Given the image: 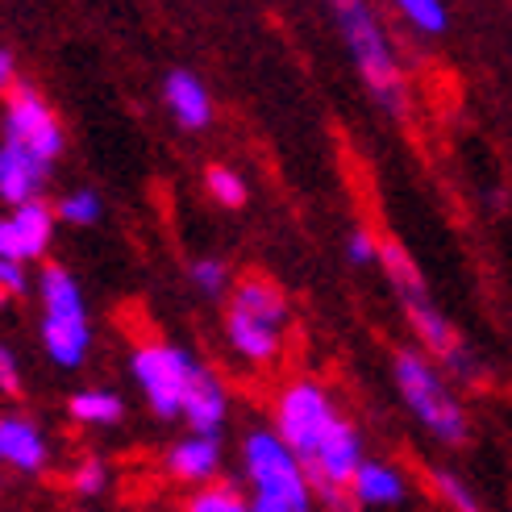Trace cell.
Returning a JSON list of instances; mask_svg holds the SVG:
<instances>
[{"mask_svg": "<svg viewBox=\"0 0 512 512\" xmlns=\"http://www.w3.org/2000/svg\"><path fill=\"white\" fill-rule=\"evenodd\" d=\"M334 17H338L342 42L350 46V59L358 71H363V80L375 92V100H383L392 113H404V71L392 55V42L383 34L379 17L367 5H358V0L334 5Z\"/></svg>", "mask_w": 512, "mask_h": 512, "instance_id": "6da1fadb", "label": "cell"}, {"mask_svg": "<svg viewBox=\"0 0 512 512\" xmlns=\"http://www.w3.org/2000/svg\"><path fill=\"white\" fill-rule=\"evenodd\" d=\"M396 388L413 413L433 438L446 446H463L467 442V413L463 404L454 400V392L446 388V379L429 367V358H421L417 350H396Z\"/></svg>", "mask_w": 512, "mask_h": 512, "instance_id": "7a4b0ae2", "label": "cell"}, {"mask_svg": "<svg viewBox=\"0 0 512 512\" xmlns=\"http://www.w3.org/2000/svg\"><path fill=\"white\" fill-rule=\"evenodd\" d=\"M275 421H279V438L288 442V450L300 458V467H313L317 463V454L325 450V442H329V433L338 429V408H334V400H329L313 379H300V383H292V388L279 396V413H275Z\"/></svg>", "mask_w": 512, "mask_h": 512, "instance_id": "3957f363", "label": "cell"}, {"mask_svg": "<svg viewBox=\"0 0 512 512\" xmlns=\"http://www.w3.org/2000/svg\"><path fill=\"white\" fill-rule=\"evenodd\" d=\"M242 467L250 479V496H275V500H304L313 496L309 475L300 458L288 450V442L275 429H254L242 446Z\"/></svg>", "mask_w": 512, "mask_h": 512, "instance_id": "277c9868", "label": "cell"}, {"mask_svg": "<svg viewBox=\"0 0 512 512\" xmlns=\"http://www.w3.org/2000/svg\"><path fill=\"white\" fill-rule=\"evenodd\" d=\"M134 379L142 396L150 400L159 417H184V396H188V383L196 375V358L179 346H163V342H150L134 350Z\"/></svg>", "mask_w": 512, "mask_h": 512, "instance_id": "5b68a950", "label": "cell"}, {"mask_svg": "<svg viewBox=\"0 0 512 512\" xmlns=\"http://www.w3.org/2000/svg\"><path fill=\"white\" fill-rule=\"evenodd\" d=\"M5 142L25 146L30 155H38L42 163H55L63 150V125L50 113V105L34 92L17 84L9 96V113H5Z\"/></svg>", "mask_w": 512, "mask_h": 512, "instance_id": "8992f818", "label": "cell"}, {"mask_svg": "<svg viewBox=\"0 0 512 512\" xmlns=\"http://www.w3.org/2000/svg\"><path fill=\"white\" fill-rule=\"evenodd\" d=\"M400 304H404L408 321H413L417 338L442 358V367H450L454 375H463V379H475V358L467 354L463 338L454 334V325L429 304V296H425V292H421V296H404Z\"/></svg>", "mask_w": 512, "mask_h": 512, "instance_id": "52a82bcc", "label": "cell"}, {"mask_svg": "<svg viewBox=\"0 0 512 512\" xmlns=\"http://www.w3.org/2000/svg\"><path fill=\"white\" fill-rule=\"evenodd\" d=\"M50 229H55V213L38 200L25 204V209L0 221V259L17 267L30 259H42V250L50 246Z\"/></svg>", "mask_w": 512, "mask_h": 512, "instance_id": "ba28073f", "label": "cell"}, {"mask_svg": "<svg viewBox=\"0 0 512 512\" xmlns=\"http://www.w3.org/2000/svg\"><path fill=\"white\" fill-rule=\"evenodd\" d=\"M46 171H50V163H42L38 155H30L25 146L5 142V146H0V200L17 204V209L34 204V196L46 184Z\"/></svg>", "mask_w": 512, "mask_h": 512, "instance_id": "9c48e42d", "label": "cell"}, {"mask_svg": "<svg viewBox=\"0 0 512 512\" xmlns=\"http://www.w3.org/2000/svg\"><path fill=\"white\" fill-rule=\"evenodd\" d=\"M225 413H229V404H225L221 379L209 367H196V375L188 383V396H184V421L200 433V438H217Z\"/></svg>", "mask_w": 512, "mask_h": 512, "instance_id": "30bf717a", "label": "cell"}, {"mask_svg": "<svg viewBox=\"0 0 512 512\" xmlns=\"http://www.w3.org/2000/svg\"><path fill=\"white\" fill-rule=\"evenodd\" d=\"M225 334H229V346L242 358H250V363H271L279 346H284V325H271V321L250 317L242 309L225 313Z\"/></svg>", "mask_w": 512, "mask_h": 512, "instance_id": "8fae6325", "label": "cell"}, {"mask_svg": "<svg viewBox=\"0 0 512 512\" xmlns=\"http://www.w3.org/2000/svg\"><path fill=\"white\" fill-rule=\"evenodd\" d=\"M163 92H167L171 117L184 125V130H204V125L213 121V100H209V92H204V84L196 80L192 71H171Z\"/></svg>", "mask_w": 512, "mask_h": 512, "instance_id": "7c38bea8", "label": "cell"}, {"mask_svg": "<svg viewBox=\"0 0 512 512\" xmlns=\"http://www.w3.org/2000/svg\"><path fill=\"white\" fill-rule=\"evenodd\" d=\"M0 458L17 471H38L46 463L42 429L25 417H0Z\"/></svg>", "mask_w": 512, "mask_h": 512, "instance_id": "4fadbf2b", "label": "cell"}, {"mask_svg": "<svg viewBox=\"0 0 512 512\" xmlns=\"http://www.w3.org/2000/svg\"><path fill=\"white\" fill-rule=\"evenodd\" d=\"M221 467V446L217 438H200V433H192V438L175 442L171 454H167V471L175 479H188V483H204L213 479Z\"/></svg>", "mask_w": 512, "mask_h": 512, "instance_id": "5bb4252c", "label": "cell"}, {"mask_svg": "<svg viewBox=\"0 0 512 512\" xmlns=\"http://www.w3.org/2000/svg\"><path fill=\"white\" fill-rule=\"evenodd\" d=\"M350 500L363 504V508H388V504H400L404 500V479L400 471H392L388 463H367L358 467L354 483H350Z\"/></svg>", "mask_w": 512, "mask_h": 512, "instance_id": "9a60e30c", "label": "cell"}, {"mask_svg": "<svg viewBox=\"0 0 512 512\" xmlns=\"http://www.w3.org/2000/svg\"><path fill=\"white\" fill-rule=\"evenodd\" d=\"M88 317H75V321H63V317H46L42 321V346L46 354L55 358L59 367H80L84 354H88Z\"/></svg>", "mask_w": 512, "mask_h": 512, "instance_id": "2e32d148", "label": "cell"}, {"mask_svg": "<svg viewBox=\"0 0 512 512\" xmlns=\"http://www.w3.org/2000/svg\"><path fill=\"white\" fill-rule=\"evenodd\" d=\"M42 309L46 317H63V321L84 317V296L63 267H42Z\"/></svg>", "mask_w": 512, "mask_h": 512, "instance_id": "e0dca14e", "label": "cell"}, {"mask_svg": "<svg viewBox=\"0 0 512 512\" xmlns=\"http://www.w3.org/2000/svg\"><path fill=\"white\" fill-rule=\"evenodd\" d=\"M379 267H383V275L392 279V288L400 292V300L404 296H421L425 292V284H421V271H417V263L408 259V250L400 246V242H379Z\"/></svg>", "mask_w": 512, "mask_h": 512, "instance_id": "ac0fdd59", "label": "cell"}, {"mask_svg": "<svg viewBox=\"0 0 512 512\" xmlns=\"http://www.w3.org/2000/svg\"><path fill=\"white\" fill-rule=\"evenodd\" d=\"M67 413L84 425H117L125 417V404L117 392H75L67 400Z\"/></svg>", "mask_w": 512, "mask_h": 512, "instance_id": "d6986e66", "label": "cell"}, {"mask_svg": "<svg viewBox=\"0 0 512 512\" xmlns=\"http://www.w3.org/2000/svg\"><path fill=\"white\" fill-rule=\"evenodd\" d=\"M204 188H209V196L221 204V209H242L246 204V184H242V175L238 171H229V167H209L204 171Z\"/></svg>", "mask_w": 512, "mask_h": 512, "instance_id": "ffe728a7", "label": "cell"}, {"mask_svg": "<svg viewBox=\"0 0 512 512\" xmlns=\"http://www.w3.org/2000/svg\"><path fill=\"white\" fill-rule=\"evenodd\" d=\"M400 17L421 34H446V25H450V13L438 0H400Z\"/></svg>", "mask_w": 512, "mask_h": 512, "instance_id": "44dd1931", "label": "cell"}, {"mask_svg": "<svg viewBox=\"0 0 512 512\" xmlns=\"http://www.w3.org/2000/svg\"><path fill=\"white\" fill-rule=\"evenodd\" d=\"M184 512H250V500H242L234 488H200Z\"/></svg>", "mask_w": 512, "mask_h": 512, "instance_id": "7402d4cb", "label": "cell"}, {"mask_svg": "<svg viewBox=\"0 0 512 512\" xmlns=\"http://www.w3.org/2000/svg\"><path fill=\"white\" fill-rule=\"evenodd\" d=\"M433 483H438V492H442V500L454 508V512H483V504H479V496L467 488L463 479H458L454 471H433Z\"/></svg>", "mask_w": 512, "mask_h": 512, "instance_id": "603a6c76", "label": "cell"}, {"mask_svg": "<svg viewBox=\"0 0 512 512\" xmlns=\"http://www.w3.org/2000/svg\"><path fill=\"white\" fill-rule=\"evenodd\" d=\"M59 217L63 221H71V225H92L96 217H100V196L96 192H71V196H63V204H59Z\"/></svg>", "mask_w": 512, "mask_h": 512, "instance_id": "cb8c5ba5", "label": "cell"}, {"mask_svg": "<svg viewBox=\"0 0 512 512\" xmlns=\"http://www.w3.org/2000/svg\"><path fill=\"white\" fill-rule=\"evenodd\" d=\"M105 483H109V471H105L100 458H84V463L71 471V488L80 496H100L105 492Z\"/></svg>", "mask_w": 512, "mask_h": 512, "instance_id": "d4e9b609", "label": "cell"}, {"mask_svg": "<svg viewBox=\"0 0 512 512\" xmlns=\"http://www.w3.org/2000/svg\"><path fill=\"white\" fill-rule=\"evenodd\" d=\"M346 254H350V263H358V267L379 263V242H375V234H367V229H354Z\"/></svg>", "mask_w": 512, "mask_h": 512, "instance_id": "484cf974", "label": "cell"}, {"mask_svg": "<svg viewBox=\"0 0 512 512\" xmlns=\"http://www.w3.org/2000/svg\"><path fill=\"white\" fill-rule=\"evenodd\" d=\"M192 279H196L204 292H221V288H225V279H229V271H225L221 259H200V263L192 267Z\"/></svg>", "mask_w": 512, "mask_h": 512, "instance_id": "4316f807", "label": "cell"}, {"mask_svg": "<svg viewBox=\"0 0 512 512\" xmlns=\"http://www.w3.org/2000/svg\"><path fill=\"white\" fill-rule=\"evenodd\" d=\"M25 292V271L17 263H5L0 259V300H9V296H21Z\"/></svg>", "mask_w": 512, "mask_h": 512, "instance_id": "83f0119b", "label": "cell"}, {"mask_svg": "<svg viewBox=\"0 0 512 512\" xmlns=\"http://www.w3.org/2000/svg\"><path fill=\"white\" fill-rule=\"evenodd\" d=\"M0 388L17 392L21 388V375H17V358L9 354V346H0Z\"/></svg>", "mask_w": 512, "mask_h": 512, "instance_id": "f1b7e54d", "label": "cell"}, {"mask_svg": "<svg viewBox=\"0 0 512 512\" xmlns=\"http://www.w3.org/2000/svg\"><path fill=\"white\" fill-rule=\"evenodd\" d=\"M13 75H17V59L9 55V50H0V92L13 88Z\"/></svg>", "mask_w": 512, "mask_h": 512, "instance_id": "f546056e", "label": "cell"}]
</instances>
